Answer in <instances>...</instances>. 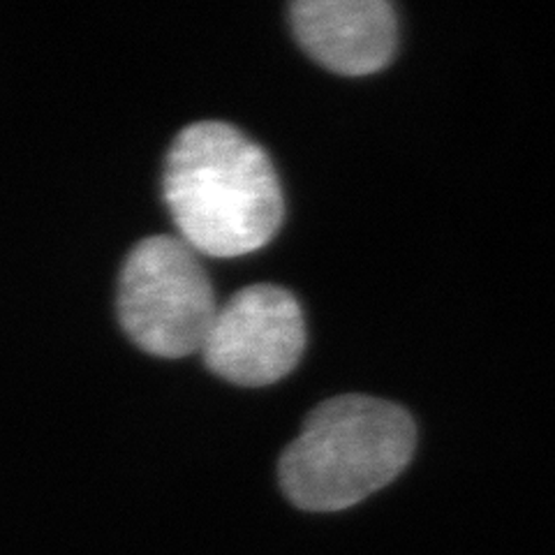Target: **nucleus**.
Returning <instances> with one entry per match:
<instances>
[{
  "label": "nucleus",
  "instance_id": "nucleus-1",
  "mask_svg": "<svg viewBox=\"0 0 555 555\" xmlns=\"http://www.w3.org/2000/svg\"><path fill=\"white\" fill-rule=\"evenodd\" d=\"M163 193L181 238L208 257L232 259L264 248L285 216L267 151L220 120L193 124L173 139Z\"/></svg>",
  "mask_w": 555,
  "mask_h": 555
},
{
  "label": "nucleus",
  "instance_id": "nucleus-2",
  "mask_svg": "<svg viewBox=\"0 0 555 555\" xmlns=\"http://www.w3.org/2000/svg\"><path fill=\"white\" fill-rule=\"evenodd\" d=\"M414 447L416 428L401 405L345 393L308 414L301 436L283 451L278 475L292 505L340 512L391 483Z\"/></svg>",
  "mask_w": 555,
  "mask_h": 555
},
{
  "label": "nucleus",
  "instance_id": "nucleus-3",
  "mask_svg": "<svg viewBox=\"0 0 555 555\" xmlns=\"http://www.w3.org/2000/svg\"><path fill=\"white\" fill-rule=\"evenodd\" d=\"M118 320L144 352L181 359L202 352L218 315L214 285L197 253L177 236H149L118 278Z\"/></svg>",
  "mask_w": 555,
  "mask_h": 555
},
{
  "label": "nucleus",
  "instance_id": "nucleus-4",
  "mask_svg": "<svg viewBox=\"0 0 555 555\" xmlns=\"http://www.w3.org/2000/svg\"><path fill=\"white\" fill-rule=\"evenodd\" d=\"M304 350L306 320L297 297L259 283L218 308L202 354L208 371L232 385L267 387L297 369Z\"/></svg>",
  "mask_w": 555,
  "mask_h": 555
},
{
  "label": "nucleus",
  "instance_id": "nucleus-5",
  "mask_svg": "<svg viewBox=\"0 0 555 555\" xmlns=\"http://www.w3.org/2000/svg\"><path fill=\"white\" fill-rule=\"evenodd\" d=\"M289 16L299 44L336 75H373L396 54L398 22L385 0H299Z\"/></svg>",
  "mask_w": 555,
  "mask_h": 555
}]
</instances>
